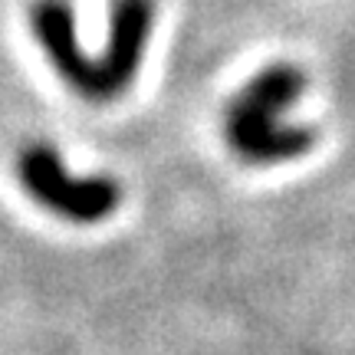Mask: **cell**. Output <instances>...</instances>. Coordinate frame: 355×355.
Listing matches in <instances>:
<instances>
[{
	"instance_id": "obj_1",
	"label": "cell",
	"mask_w": 355,
	"mask_h": 355,
	"mask_svg": "<svg viewBox=\"0 0 355 355\" xmlns=\"http://www.w3.org/2000/svg\"><path fill=\"white\" fill-rule=\"evenodd\" d=\"M152 20L155 0H115L109 50L102 60H89L76 40V20L66 0H37L30 7L37 43L46 50L56 73L89 102H109L128 89L148 46Z\"/></svg>"
},
{
	"instance_id": "obj_2",
	"label": "cell",
	"mask_w": 355,
	"mask_h": 355,
	"mask_svg": "<svg viewBox=\"0 0 355 355\" xmlns=\"http://www.w3.org/2000/svg\"><path fill=\"white\" fill-rule=\"evenodd\" d=\"M303 86V73L286 63L270 66L254 83H247L224 112L230 152L250 165H277L309 152L316 132L283 122V112L300 99Z\"/></svg>"
},
{
	"instance_id": "obj_3",
	"label": "cell",
	"mask_w": 355,
	"mask_h": 355,
	"mask_svg": "<svg viewBox=\"0 0 355 355\" xmlns=\"http://www.w3.org/2000/svg\"><path fill=\"white\" fill-rule=\"evenodd\" d=\"M17 175L33 201L76 224H96L122 201V188L112 178H73L56 148L46 141H30L17 155Z\"/></svg>"
}]
</instances>
